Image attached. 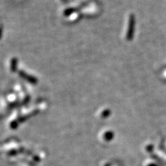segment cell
I'll use <instances>...</instances> for the list:
<instances>
[{
  "label": "cell",
  "instance_id": "3957f363",
  "mask_svg": "<svg viewBox=\"0 0 166 166\" xmlns=\"http://www.w3.org/2000/svg\"><path fill=\"white\" fill-rule=\"evenodd\" d=\"M1 35H2V28L0 27V38H1Z\"/></svg>",
  "mask_w": 166,
  "mask_h": 166
},
{
  "label": "cell",
  "instance_id": "6da1fadb",
  "mask_svg": "<svg viewBox=\"0 0 166 166\" xmlns=\"http://www.w3.org/2000/svg\"><path fill=\"white\" fill-rule=\"evenodd\" d=\"M19 75H20L22 78H23L24 79H25L26 80L29 82L30 83L33 84V85H35V84H37V80L36 79L35 77L27 74V73H25L24 71H19Z\"/></svg>",
  "mask_w": 166,
  "mask_h": 166
},
{
  "label": "cell",
  "instance_id": "277c9868",
  "mask_svg": "<svg viewBox=\"0 0 166 166\" xmlns=\"http://www.w3.org/2000/svg\"><path fill=\"white\" fill-rule=\"evenodd\" d=\"M62 1H63L64 3H66L67 1V0H62Z\"/></svg>",
  "mask_w": 166,
  "mask_h": 166
},
{
  "label": "cell",
  "instance_id": "7a4b0ae2",
  "mask_svg": "<svg viewBox=\"0 0 166 166\" xmlns=\"http://www.w3.org/2000/svg\"><path fill=\"white\" fill-rule=\"evenodd\" d=\"M17 69V60L15 58H13L11 62V70L13 72H15Z\"/></svg>",
  "mask_w": 166,
  "mask_h": 166
}]
</instances>
